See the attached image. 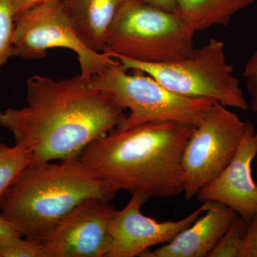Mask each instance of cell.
Returning a JSON list of instances; mask_svg holds the SVG:
<instances>
[{"label": "cell", "instance_id": "6da1fadb", "mask_svg": "<svg viewBox=\"0 0 257 257\" xmlns=\"http://www.w3.org/2000/svg\"><path fill=\"white\" fill-rule=\"evenodd\" d=\"M124 109L80 74L55 80L33 76L27 82V105L0 112V125L15 144L31 152L32 163L78 157L96 139L117 128Z\"/></svg>", "mask_w": 257, "mask_h": 257}, {"label": "cell", "instance_id": "7a4b0ae2", "mask_svg": "<svg viewBox=\"0 0 257 257\" xmlns=\"http://www.w3.org/2000/svg\"><path fill=\"white\" fill-rule=\"evenodd\" d=\"M194 128L173 121L116 128L77 157L116 192L170 199L184 192L182 154Z\"/></svg>", "mask_w": 257, "mask_h": 257}, {"label": "cell", "instance_id": "3957f363", "mask_svg": "<svg viewBox=\"0 0 257 257\" xmlns=\"http://www.w3.org/2000/svg\"><path fill=\"white\" fill-rule=\"evenodd\" d=\"M116 193L77 157L30 163L5 192L0 215L23 236L40 240L79 204L111 201Z\"/></svg>", "mask_w": 257, "mask_h": 257}, {"label": "cell", "instance_id": "277c9868", "mask_svg": "<svg viewBox=\"0 0 257 257\" xmlns=\"http://www.w3.org/2000/svg\"><path fill=\"white\" fill-rule=\"evenodd\" d=\"M194 34L177 13L145 0H124L106 32L105 52L142 63L176 62L195 50Z\"/></svg>", "mask_w": 257, "mask_h": 257}, {"label": "cell", "instance_id": "5b68a950", "mask_svg": "<svg viewBox=\"0 0 257 257\" xmlns=\"http://www.w3.org/2000/svg\"><path fill=\"white\" fill-rule=\"evenodd\" d=\"M134 72L128 73L118 61L88 81L91 87L105 93L130 111L118 130L156 121H178L197 126L206 111L217 102L179 95L149 74Z\"/></svg>", "mask_w": 257, "mask_h": 257}, {"label": "cell", "instance_id": "8992f818", "mask_svg": "<svg viewBox=\"0 0 257 257\" xmlns=\"http://www.w3.org/2000/svg\"><path fill=\"white\" fill-rule=\"evenodd\" d=\"M126 70L138 71L151 76L179 95L206 98L221 105L248 110L239 80L233 75L226 62L224 42L211 39L194 50L187 58L163 64H147L116 57Z\"/></svg>", "mask_w": 257, "mask_h": 257}, {"label": "cell", "instance_id": "52a82bcc", "mask_svg": "<svg viewBox=\"0 0 257 257\" xmlns=\"http://www.w3.org/2000/svg\"><path fill=\"white\" fill-rule=\"evenodd\" d=\"M64 48L75 52L80 74L89 81L118 60L106 52L87 48L77 37L62 0H52L15 18L13 57L40 60L50 49Z\"/></svg>", "mask_w": 257, "mask_h": 257}, {"label": "cell", "instance_id": "ba28073f", "mask_svg": "<svg viewBox=\"0 0 257 257\" xmlns=\"http://www.w3.org/2000/svg\"><path fill=\"white\" fill-rule=\"evenodd\" d=\"M246 121L219 103L209 108L184 147V197L190 200L229 165L239 148Z\"/></svg>", "mask_w": 257, "mask_h": 257}, {"label": "cell", "instance_id": "9c48e42d", "mask_svg": "<svg viewBox=\"0 0 257 257\" xmlns=\"http://www.w3.org/2000/svg\"><path fill=\"white\" fill-rule=\"evenodd\" d=\"M115 211L110 201L98 198L79 204L40 239L47 257H106Z\"/></svg>", "mask_w": 257, "mask_h": 257}, {"label": "cell", "instance_id": "30bf717a", "mask_svg": "<svg viewBox=\"0 0 257 257\" xmlns=\"http://www.w3.org/2000/svg\"><path fill=\"white\" fill-rule=\"evenodd\" d=\"M149 199L146 194L134 193L126 207L114 211L109 222L110 247L106 257L141 256L152 246L170 242L204 214L208 207L205 202L180 220L158 221L141 212Z\"/></svg>", "mask_w": 257, "mask_h": 257}, {"label": "cell", "instance_id": "8fae6325", "mask_svg": "<svg viewBox=\"0 0 257 257\" xmlns=\"http://www.w3.org/2000/svg\"><path fill=\"white\" fill-rule=\"evenodd\" d=\"M256 155L257 133L252 121H246L244 135L232 160L220 175L197 192L198 200L223 203L249 222L257 213V184L251 172Z\"/></svg>", "mask_w": 257, "mask_h": 257}, {"label": "cell", "instance_id": "7c38bea8", "mask_svg": "<svg viewBox=\"0 0 257 257\" xmlns=\"http://www.w3.org/2000/svg\"><path fill=\"white\" fill-rule=\"evenodd\" d=\"M223 203L208 201L207 209L187 229L170 242L154 251L147 250L143 257H207L236 215Z\"/></svg>", "mask_w": 257, "mask_h": 257}, {"label": "cell", "instance_id": "4fadbf2b", "mask_svg": "<svg viewBox=\"0 0 257 257\" xmlns=\"http://www.w3.org/2000/svg\"><path fill=\"white\" fill-rule=\"evenodd\" d=\"M124 0H62L74 32L89 50L105 52L106 32Z\"/></svg>", "mask_w": 257, "mask_h": 257}, {"label": "cell", "instance_id": "5bb4252c", "mask_svg": "<svg viewBox=\"0 0 257 257\" xmlns=\"http://www.w3.org/2000/svg\"><path fill=\"white\" fill-rule=\"evenodd\" d=\"M254 0H177V14L195 33L216 25L226 26Z\"/></svg>", "mask_w": 257, "mask_h": 257}, {"label": "cell", "instance_id": "9a60e30c", "mask_svg": "<svg viewBox=\"0 0 257 257\" xmlns=\"http://www.w3.org/2000/svg\"><path fill=\"white\" fill-rule=\"evenodd\" d=\"M32 162L31 152L25 147L0 145V203L11 184Z\"/></svg>", "mask_w": 257, "mask_h": 257}, {"label": "cell", "instance_id": "2e32d148", "mask_svg": "<svg viewBox=\"0 0 257 257\" xmlns=\"http://www.w3.org/2000/svg\"><path fill=\"white\" fill-rule=\"evenodd\" d=\"M248 222L236 214L207 257H237L240 243L246 233Z\"/></svg>", "mask_w": 257, "mask_h": 257}, {"label": "cell", "instance_id": "e0dca14e", "mask_svg": "<svg viewBox=\"0 0 257 257\" xmlns=\"http://www.w3.org/2000/svg\"><path fill=\"white\" fill-rule=\"evenodd\" d=\"M15 15L10 0H0V70L13 57Z\"/></svg>", "mask_w": 257, "mask_h": 257}, {"label": "cell", "instance_id": "ac0fdd59", "mask_svg": "<svg viewBox=\"0 0 257 257\" xmlns=\"http://www.w3.org/2000/svg\"><path fill=\"white\" fill-rule=\"evenodd\" d=\"M0 257H47V253L40 240L20 237L0 245Z\"/></svg>", "mask_w": 257, "mask_h": 257}, {"label": "cell", "instance_id": "d6986e66", "mask_svg": "<svg viewBox=\"0 0 257 257\" xmlns=\"http://www.w3.org/2000/svg\"><path fill=\"white\" fill-rule=\"evenodd\" d=\"M243 77L246 79V85L248 94L251 96V109L257 111V49L253 52L243 70Z\"/></svg>", "mask_w": 257, "mask_h": 257}, {"label": "cell", "instance_id": "ffe728a7", "mask_svg": "<svg viewBox=\"0 0 257 257\" xmlns=\"http://www.w3.org/2000/svg\"><path fill=\"white\" fill-rule=\"evenodd\" d=\"M237 257H257V213L248 223L240 243Z\"/></svg>", "mask_w": 257, "mask_h": 257}, {"label": "cell", "instance_id": "44dd1931", "mask_svg": "<svg viewBox=\"0 0 257 257\" xmlns=\"http://www.w3.org/2000/svg\"><path fill=\"white\" fill-rule=\"evenodd\" d=\"M22 236L23 235L0 215V245L7 244Z\"/></svg>", "mask_w": 257, "mask_h": 257}, {"label": "cell", "instance_id": "7402d4cb", "mask_svg": "<svg viewBox=\"0 0 257 257\" xmlns=\"http://www.w3.org/2000/svg\"><path fill=\"white\" fill-rule=\"evenodd\" d=\"M52 0H10L15 18L28 10Z\"/></svg>", "mask_w": 257, "mask_h": 257}, {"label": "cell", "instance_id": "603a6c76", "mask_svg": "<svg viewBox=\"0 0 257 257\" xmlns=\"http://www.w3.org/2000/svg\"><path fill=\"white\" fill-rule=\"evenodd\" d=\"M145 1L160 9L177 13V0H145Z\"/></svg>", "mask_w": 257, "mask_h": 257}, {"label": "cell", "instance_id": "cb8c5ba5", "mask_svg": "<svg viewBox=\"0 0 257 257\" xmlns=\"http://www.w3.org/2000/svg\"><path fill=\"white\" fill-rule=\"evenodd\" d=\"M256 158H257V155H256ZM256 178H257V162H256ZM256 184H257V181H256Z\"/></svg>", "mask_w": 257, "mask_h": 257}, {"label": "cell", "instance_id": "d4e9b609", "mask_svg": "<svg viewBox=\"0 0 257 257\" xmlns=\"http://www.w3.org/2000/svg\"><path fill=\"white\" fill-rule=\"evenodd\" d=\"M0 145H1V143H0Z\"/></svg>", "mask_w": 257, "mask_h": 257}]
</instances>
